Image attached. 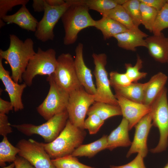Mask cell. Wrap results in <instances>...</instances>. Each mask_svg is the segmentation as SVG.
Here are the masks:
<instances>
[{
	"instance_id": "cell-37",
	"label": "cell",
	"mask_w": 168,
	"mask_h": 168,
	"mask_svg": "<svg viewBox=\"0 0 168 168\" xmlns=\"http://www.w3.org/2000/svg\"><path fill=\"white\" fill-rule=\"evenodd\" d=\"M144 157L140 154L138 153L136 157L128 163L122 166L111 165L110 168H146L144 162Z\"/></svg>"
},
{
	"instance_id": "cell-31",
	"label": "cell",
	"mask_w": 168,
	"mask_h": 168,
	"mask_svg": "<svg viewBox=\"0 0 168 168\" xmlns=\"http://www.w3.org/2000/svg\"><path fill=\"white\" fill-rule=\"evenodd\" d=\"M52 161L56 168H95L81 163L72 155L52 159Z\"/></svg>"
},
{
	"instance_id": "cell-32",
	"label": "cell",
	"mask_w": 168,
	"mask_h": 168,
	"mask_svg": "<svg viewBox=\"0 0 168 168\" xmlns=\"http://www.w3.org/2000/svg\"><path fill=\"white\" fill-rule=\"evenodd\" d=\"M124 66L125 73L132 82H137L138 80L145 78L147 74V72L140 71L142 68L143 61L139 56H137L136 63L134 66L130 63H126Z\"/></svg>"
},
{
	"instance_id": "cell-9",
	"label": "cell",
	"mask_w": 168,
	"mask_h": 168,
	"mask_svg": "<svg viewBox=\"0 0 168 168\" xmlns=\"http://www.w3.org/2000/svg\"><path fill=\"white\" fill-rule=\"evenodd\" d=\"M92 57L95 65L93 73L96 79V92L95 101L119 105L110 88V80L105 68L107 56L105 53H94Z\"/></svg>"
},
{
	"instance_id": "cell-22",
	"label": "cell",
	"mask_w": 168,
	"mask_h": 168,
	"mask_svg": "<svg viewBox=\"0 0 168 168\" xmlns=\"http://www.w3.org/2000/svg\"><path fill=\"white\" fill-rule=\"evenodd\" d=\"M94 27L101 31L105 40L128 30L120 23L105 16H102L101 19L96 21Z\"/></svg>"
},
{
	"instance_id": "cell-2",
	"label": "cell",
	"mask_w": 168,
	"mask_h": 168,
	"mask_svg": "<svg viewBox=\"0 0 168 168\" xmlns=\"http://www.w3.org/2000/svg\"><path fill=\"white\" fill-rule=\"evenodd\" d=\"M65 1L70 5L61 19L65 31L63 43L68 45L76 41L81 30L89 27H94L96 21L91 17L89 9L86 6L77 3L74 0Z\"/></svg>"
},
{
	"instance_id": "cell-46",
	"label": "cell",
	"mask_w": 168,
	"mask_h": 168,
	"mask_svg": "<svg viewBox=\"0 0 168 168\" xmlns=\"http://www.w3.org/2000/svg\"><path fill=\"white\" fill-rule=\"evenodd\" d=\"M166 63H168V53L167 55Z\"/></svg>"
},
{
	"instance_id": "cell-1",
	"label": "cell",
	"mask_w": 168,
	"mask_h": 168,
	"mask_svg": "<svg viewBox=\"0 0 168 168\" xmlns=\"http://www.w3.org/2000/svg\"><path fill=\"white\" fill-rule=\"evenodd\" d=\"M10 43L6 50L0 49V57L9 64L12 71L11 77L16 82H21L22 76L29 62L36 53L32 40L28 38L24 41L14 34L10 35Z\"/></svg>"
},
{
	"instance_id": "cell-12",
	"label": "cell",
	"mask_w": 168,
	"mask_h": 168,
	"mask_svg": "<svg viewBox=\"0 0 168 168\" xmlns=\"http://www.w3.org/2000/svg\"><path fill=\"white\" fill-rule=\"evenodd\" d=\"M70 5L66 2L65 4L61 6H50L45 1L43 17L38 22L35 32V36L38 40L45 42L54 39V27Z\"/></svg>"
},
{
	"instance_id": "cell-34",
	"label": "cell",
	"mask_w": 168,
	"mask_h": 168,
	"mask_svg": "<svg viewBox=\"0 0 168 168\" xmlns=\"http://www.w3.org/2000/svg\"><path fill=\"white\" fill-rule=\"evenodd\" d=\"M104 123V121L101 119L98 115L92 114L88 115L85 120L84 128L87 129L90 134H94L97 133Z\"/></svg>"
},
{
	"instance_id": "cell-6",
	"label": "cell",
	"mask_w": 168,
	"mask_h": 168,
	"mask_svg": "<svg viewBox=\"0 0 168 168\" xmlns=\"http://www.w3.org/2000/svg\"><path fill=\"white\" fill-rule=\"evenodd\" d=\"M56 53L53 49L43 50L40 47L30 60L22 76L27 86H30L34 78L37 75L50 76L55 72L57 64Z\"/></svg>"
},
{
	"instance_id": "cell-14",
	"label": "cell",
	"mask_w": 168,
	"mask_h": 168,
	"mask_svg": "<svg viewBox=\"0 0 168 168\" xmlns=\"http://www.w3.org/2000/svg\"><path fill=\"white\" fill-rule=\"evenodd\" d=\"M114 95L123 118L128 122L129 130L135 127L144 116L151 112L150 106L129 100L115 93Z\"/></svg>"
},
{
	"instance_id": "cell-13",
	"label": "cell",
	"mask_w": 168,
	"mask_h": 168,
	"mask_svg": "<svg viewBox=\"0 0 168 168\" xmlns=\"http://www.w3.org/2000/svg\"><path fill=\"white\" fill-rule=\"evenodd\" d=\"M153 126L150 112L144 116L134 127V138L126 157H129L133 153H138L144 158L148 152L147 138L151 128Z\"/></svg>"
},
{
	"instance_id": "cell-5",
	"label": "cell",
	"mask_w": 168,
	"mask_h": 168,
	"mask_svg": "<svg viewBox=\"0 0 168 168\" xmlns=\"http://www.w3.org/2000/svg\"><path fill=\"white\" fill-rule=\"evenodd\" d=\"M68 115L67 110L53 116L45 123L39 125L30 124L11 125L23 134L30 136L38 134L46 143L52 142L59 135L65 127Z\"/></svg>"
},
{
	"instance_id": "cell-41",
	"label": "cell",
	"mask_w": 168,
	"mask_h": 168,
	"mask_svg": "<svg viewBox=\"0 0 168 168\" xmlns=\"http://www.w3.org/2000/svg\"><path fill=\"white\" fill-rule=\"evenodd\" d=\"M13 109L12 105L9 102L0 98V114H7L11 110Z\"/></svg>"
},
{
	"instance_id": "cell-43",
	"label": "cell",
	"mask_w": 168,
	"mask_h": 168,
	"mask_svg": "<svg viewBox=\"0 0 168 168\" xmlns=\"http://www.w3.org/2000/svg\"><path fill=\"white\" fill-rule=\"evenodd\" d=\"M46 3L50 6H57L64 4L65 1L63 0H45Z\"/></svg>"
},
{
	"instance_id": "cell-42",
	"label": "cell",
	"mask_w": 168,
	"mask_h": 168,
	"mask_svg": "<svg viewBox=\"0 0 168 168\" xmlns=\"http://www.w3.org/2000/svg\"><path fill=\"white\" fill-rule=\"evenodd\" d=\"M45 0H34L32 7L35 12H44L45 7Z\"/></svg>"
},
{
	"instance_id": "cell-44",
	"label": "cell",
	"mask_w": 168,
	"mask_h": 168,
	"mask_svg": "<svg viewBox=\"0 0 168 168\" xmlns=\"http://www.w3.org/2000/svg\"><path fill=\"white\" fill-rule=\"evenodd\" d=\"M14 167H15V164L13 162L9 165L7 166L2 167L1 168H14Z\"/></svg>"
},
{
	"instance_id": "cell-11",
	"label": "cell",
	"mask_w": 168,
	"mask_h": 168,
	"mask_svg": "<svg viewBox=\"0 0 168 168\" xmlns=\"http://www.w3.org/2000/svg\"><path fill=\"white\" fill-rule=\"evenodd\" d=\"M16 147L20 149L19 156L27 160L35 168H56L43 143L32 139H23L18 142Z\"/></svg>"
},
{
	"instance_id": "cell-39",
	"label": "cell",
	"mask_w": 168,
	"mask_h": 168,
	"mask_svg": "<svg viewBox=\"0 0 168 168\" xmlns=\"http://www.w3.org/2000/svg\"><path fill=\"white\" fill-rule=\"evenodd\" d=\"M158 11L160 10L167 3V0H140Z\"/></svg>"
},
{
	"instance_id": "cell-47",
	"label": "cell",
	"mask_w": 168,
	"mask_h": 168,
	"mask_svg": "<svg viewBox=\"0 0 168 168\" xmlns=\"http://www.w3.org/2000/svg\"><path fill=\"white\" fill-rule=\"evenodd\" d=\"M167 2L168 3V0H167Z\"/></svg>"
},
{
	"instance_id": "cell-19",
	"label": "cell",
	"mask_w": 168,
	"mask_h": 168,
	"mask_svg": "<svg viewBox=\"0 0 168 168\" xmlns=\"http://www.w3.org/2000/svg\"><path fill=\"white\" fill-rule=\"evenodd\" d=\"M167 76L159 72L152 76L149 81L144 83L143 104L151 106L159 93L165 87Z\"/></svg>"
},
{
	"instance_id": "cell-24",
	"label": "cell",
	"mask_w": 168,
	"mask_h": 168,
	"mask_svg": "<svg viewBox=\"0 0 168 168\" xmlns=\"http://www.w3.org/2000/svg\"><path fill=\"white\" fill-rule=\"evenodd\" d=\"M144 83L132 82L125 86H113L115 93L132 101L143 104Z\"/></svg>"
},
{
	"instance_id": "cell-30",
	"label": "cell",
	"mask_w": 168,
	"mask_h": 168,
	"mask_svg": "<svg viewBox=\"0 0 168 168\" xmlns=\"http://www.w3.org/2000/svg\"><path fill=\"white\" fill-rule=\"evenodd\" d=\"M139 0H126L122 5L137 27L141 24Z\"/></svg>"
},
{
	"instance_id": "cell-21",
	"label": "cell",
	"mask_w": 168,
	"mask_h": 168,
	"mask_svg": "<svg viewBox=\"0 0 168 168\" xmlns=\"http://www.w3.org/2000/svg\"><path fill=\"white\" fill-rule=\"evenodd\" d=\"M129 123L125 118L119 125L107 136V149L111 151L119 147H128L131 145L128 134Z\"/></svg>"
},
{
	"instance_id": "cell-8",
	"label": "cell",
	"mask_w": 168,
	"mask_h": 168,
	"mask_svg": "<svg viewBox=\"0 0 168 168\" xmlns=\"http://www.w3.org/2000/svg\"><path fill=\"white\" fill-rule=\"evenodd\" d=\"M95 101V95L89 94L82 86L70 92L67 107L68 119L76 126L84 129L86 116Z\"/></svg>"
},
{
	"instance_id": "cell-20",
	"label": "cell",
	"mask_w": 168,
	"mask_h": 168,
	"mask_svg": "<svg viewBox=\"0 0 168 168\" xmlns=\"http://www.w3.org/2000/svg\"><path fill=\"white\" fill-rule=\"evenodd\" d=\"M2 20L7 24L14 23L23 29L33 32L36 31L39 22L30 13L26 5L21 6L14 14L5 16Z\"/></svg>"
},
{
	"instance_id": "cell-18",
	"label": "cell",
	"mask_w": 168,
	"mask_h": 168,
	"mask_svg": "<svg viewBox=\"0 0 168 168\" xmlns=\"http://www.w3.org/2000/svg\"><path fill=\"white\" fill-rule=\"evenodd\" d=\"M149 54L156 61L166 63L168 53V38L161 33L148 36L145 39Z\"/></svg>"
},
{
	"instance_id": "cell-28",
	"label": "cell",
	"mask_w": 168,
	"mask_h": 168,
	"mask_svg": "<svg viewBox=\"0 0 168 168\" xmlns=\"http://www.w3.org/2000/svg\"><path fill=\"white\" fill-rule=\"evenodd\" d=\"M102 16H107L117 21L128 30L137 27L134 25L130 17L122 5H118Z\"/></svg>"
},
{
	"instance_id": "cell-7",
	"label": "cell",
	"mask_w": 168,
	"mask_h": 168,
	"mask_svg": "<svg viewBox=\"0 0 168 168\" xmlns=\"http://www.w3.org/2000/svg\"><path fill=\"white\" fill-rule=\"evenodd\" d=\"M50 85L48 94L37 108L38 113L47 121L54 116L67 110L69 93L59 86L52 75L47 78Z\"/></svg>"
},
{
	"instance_id": "cell-26",
	"label": "cell",
	"mask_w": 168,
	"mask_h": 168,
	"mask_svg": "<svg viewBox=\"0 0 168 168\" xmlns=\"http://www.w3.org/2000/svg\"><path fill=\"white\" fill-rule=\"evenodd\" d=\"M89 9L97 11L102 15L118 5H122L126 0H74Z\"/></svg>"
},
{
	"instance_id": "cell-36",
	"label": "cell",
	"mask_w": 168,
	"mask_h": 168,
	"mask_svg": "<svg viewBox=\"0 0 168 168\" xmlns=\"http://www.w3.org/2000/svg\"><path fill=\"white\" fill-rule=\"evenodd\" d=\"M29 0H0V21L2 18L7 15V12L12 8L18 5H26Z\"/></svg>"
},
{
	"instance_id": "cell-4",
	"label": "cell",
	"mask_w": 168,
	"mask_h": 168,
	"mask_svg": "<svg viewBox=\"0 0 168 168\" xmlns=\"http://www.w3.org/2000/svg\"><path fill=\"white\" fill-rule=\"evenodd\" d=\"M167 89L165 87L151 106L150 112L153 126L158 128L160 138L157 146L150 150L158 153L166 150L168 147V101Z\"/></svg>"
},
{
	"instance_id": "cell-40",
	"label": "cell",
	"mask_w": 168,
	"mask_h": 168,
	"mask_svg": "<svg viewBox=\"0 0 168 168\" xmlns=\"http://www.w3.org/2000/svg\"><path fill=\"white\" fill-rule=\"evenodd\" d=\"M14 162L15 168H35L27 160L19 156H16Z\"/></svg>"
},
{
	"instance_id": "cell-35",
	"label": "cell",
	"mask_w": 168,
	"mask_h": 168,
	"mask_svg": "<svg viewBox=\"0 0 168 168\" xmlns=\"http://www.w3.org/2000/svg\"><path fill=\"white\" fill-rule=\"evenodd\" d=\"M110 86H124L132 83L125 73H121L116 71H112L109 73Z\"/></svg>"
},
{
	"instance_id": "cell-25",
	"label": "cell",
	"mask_w": 168,
	"mask_h": 168,
	"mask_svg": "<svg viewBox=\"0 0 168 168\" xmlns=\"http://www.w3.org/2000/svg\"><path fill=\"white\" fill-rule=\"evenodd\" d=\"M92 114H96L104 121L111 117L122 115L119 105L96 101L89 108L87 115Z\"/></svg>"
},
{
	"instance_id": "cell-27",
	"label": "cell",
	"mask_w": 168,
	"mask_h": 168,
	"mask_svg": "<svg viewBox=\"0 0 168 168\" xmlns=\"http://www.w3.org/2000/svg\"><path fill=\"white\" fill-rule=\"evenodd\" d=\"M20 149L13 146L8 140L7 136L3 137L0 143V165L4 167L6 162H14Z\"/></svg>"
},
{
	"instance_id": "cell-3",
	"label": "cell",
	"mask_w": 168,
	"mask_h": 168,
	"mask_svg": "<svg viewBox=\"0 0 168 168\" xmlns=\"http://www.w3.org/2000/svg\"><path fill=\"white\" fill-rule=\"evenodd\" d=\"M84 130L76 126L68 119L65 127L55 139L50 143H43L51 159L71 155L82 144L86 134Z\"/></svg>"
},
{
	"instance_id": "cell-38",
	"label": "cell",
	"mask_w": 168,
	"mask_h": 168,
	"mask_svg": "<svg viewBox=\"0 0 168 168\" xmlns=\"http://www.w3.org/2000/svg\"><path fill=\"white\" fill-rule=\"evenodd\" d=\"M12 132L11 124L6 114H0V135L3 137Z\"/></svg>"
},
{
	"instance_id": "cell-45",
	"label": "cell",
	"mask_w": 168,
	"mask_h": 168,
	"mask_svg": "<svg viewBox=\"0 0 168 168\" xmlns=\"http://www.w3.org/2000/svg\"><path fill=\"white\" fill-rule=\"evenodd\" d=\"M163 168H168V161L166 164Z\"/></svg>"
},
{
	"instance_id": "cell-29",
	"label": "cell",
	"mask_w": 168,
	"mask_h": 168,
	"mask_svg": "<svg viewBox=\"0 0 168 168\" xmlns=\"http://www.w3.org/2000/svg\"><path fill=\"white\" fill-rule=\"evenodd\" d=\"M140 2L141 24L144 26L146 29L150 32H152L153 26L158 11L154 8Z\"/></svg>"
},
{
	"instance_id": "cell-15",
	"label": "cell",
	"mask_w": 168,
	"mask_h": 168,
	"mask_svg": "<svg viewBox=\"0 0 168 168\" xmlns=\"http://www.w3.org/2000/svg\"><path fill=\"white\" fill-rule=\"evenodd\" d=\"M2 59L0 57V79L5 87V90L9 97L10 102L15 111L17 112L24 108L22 96L27 85L24 83L19 84L15 82L10 75L9 72L6 70L2 63Z\"/></svg>"
},
{
	"instance_id": "cell-33",
	"label": "cell",
	"mask_w": 168,
	"mask_h": 168,
	"mask_svg": "<svg viewBox=\"0 0 168 168\" xmlns=\"http://www.w3.org/2000/svg\"><path fill=\"white\" fill-rule=\"evenodd\" d=\"M168 28V3L158 11L153 26L152 32L154 35L161 34L163 30Z\"/></svg>"
},
{
	"instance_id": "cell-23",
	"label": "cell",
	"mask_w": 168,
	"mask_h": 168,
	"mask_svg": "<svg viewBox=\"0 0 168 168\" xmlns=\"http://www.w3.org/2000/svg\"><path fill=\"white\" fill-rule=\"evenodd\" d=\"M107 135H104L100 138L91 143L81 144L71 155L76 157H93L100 151L107 149Z\"/></svg>"
},
{
	"instance_id": "cell-17",
	"label": "cell",
	"mask_w": 168,
	"mask_h": 168,
	"mask_svg": "<svg viewBox=\"0 0 168 168\" xmlns=\"http://www.w3.org/2000/svg\"><path fill=\"white\" fill-rule=\"evenodd\" d=\"M148 36L138 27L128 30L126 31L115 35L114 37L117 41L118 46L123 49L135 51L136 48L144 47L147 48L144 38Z\"/></svg>"
},
{
	"instance_id": "cell-10",
	"label": "cell",
	"mask_w": 168,
	"mask_h": 168,
	"mask_svg": "<svg viewBox=\"0 0 168 168\" xmlns=\"http://www.w3.org/2000/svg\"><path fill=\"white\" fill-rule=\"evenodd\" d=\"M57 64L52 75L54 82L69 93L80 88L81 85L75 69L74 59L70 53H62L57 58Z\"/></svg>"
},
{
	"instance_id": "cell-16",
	"label": "cell",
	"mask_w": 168,
	"mask_h": 168,
	"mask_svg": "<svg viewBox=\"0 0 168 168\" xmlns=\"http://www.w3.org/2000/svg\"><path fill=\"white\" fill-rule=\"evenodd\" d=\"M83 46L79 43L75 50L74 64L77 76L81 85L89 94L95 95L96 88L93 82L91 70L84 62L83 55Z\"/></svg>"
}]
</instances>
